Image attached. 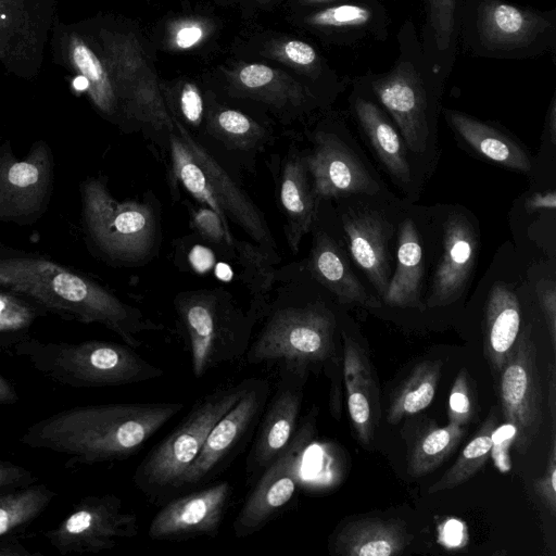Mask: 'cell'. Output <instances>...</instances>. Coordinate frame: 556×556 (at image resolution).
Segmentation results:
<instances>
[{
  "mask_svg": "<svg viewBox=\"0 0 556 556\" xmlns=\"http://www.w3.org/2000/svg\"><path fill=\"white\" fill-rule=\"evenodd\" d=\"M182 408L179 402L76 406L34 422L20 440L66 456L65 468L122 460Z\"/></svg>",
  "mask_w": 556,
  "mask_h": 556,
  "instance_id": "1",
  "label": "cell"
},
{
  "mask_svg": "<svg viewBox=\"0 0 556 556\" xmlns=\"http://www.w3.org/2000/svg\"><path fill=\"white\" fill-rule=\"evenodd\" d=\"M0 290L68 320L100 324L132 349L141 345V333L163 329L89 276L38 253L0 247Z\"/></svg>",
  "mask_w": 556,
  "mask_h": 556,
  "instance_id": "2",
  "label": "cell"
},
{
  "mask_svg": "<svg viewBox=\"0 0 556 556\" xmlns=\"http://www.w3.org/2000/svg\"><path fill=\"white\" fill-rule=\"evenodd\" d=\"M261 329L244 355L249 365H275L305 380L334 354L336 319L325 303L305 299L288 268L275 270L261 307Z\"/></svg>",
  "mask_w": 556,
  "mask_h": 556,
  "instance_id": "3",
  "label": "cell"
},
{
  "mask_svg": "<svg viewBox=\"0 0 556 556\" xmlns=\"http://www.w3.org/2000/svg\"><path fill=\"white\" fill-rule=\"evenodd\" d=\"M396 41L397 55L387 72L369 70L358 77L397 126L406 147L422 152L446 79L428 62L412 18L402 23Z\"/></svg>",
  "mask_w": 556,
  "mask_h": 556,
  "instance_id": "4",
  "label": "cell"
},
{
  "mask_svg": "<svg viewBox=\"0 0 556 556\" xmlns=\"http://www.w3.org/2000/svg\"><path fill=\"white\" fill-rule=\"evenodd\" d=\"M98 49L118 97L122 126L169 135L174 121L155 67V50L143 28L131 21L101 26Z\"/></svg>",
  "mask_w": 556,
  "mask_h": 556,
  "instance_id": "5",
  "label": "cell"
},
{
  "mask_svg": "<svg viewBox=\"0 0 556 556\" xmlns=\"http://www.w3.org/2000/svg\"><path fill=\"white\" fill-rule=\"evenodd\" d=\"M476 58L526 60L554 52L556 10L507 0H462L458 42Z\"/></svg>",
  "mask_w": 556,
  "mask_h": 556,
  "instance_id": "6",
  "label": "cell"
},
{
  "mask_svg": "<svg viewBox=\"0 0 556 556\" xmlns=\"http://www.w3.org/2000/svg\"><path fill=\"white\" fill-rule=\"evenodd\" d=\"M14 353L43 376L73 388L119 387L164 375L131 346L108 341L67 343L24 338L14 345Z\"/></svg>",
  "mask_w": 556,
  "mask_h": 556,
  "instance_id": "7",
  "label": "cell"
},
{
  "mask_svg": "<svg viewBox=\"0 0 556 556\" xmlns=\"http://www.w3.org/2000/svg\"><path fill=\"white\" fill-rule=\"evenodd\" d=\"M174 307L195 378L245 355L258 323L253 305L244 311L228 290L213 288L180 292Z\"/></svg>",
  "mask_w": 556,
  "mask_h": 556,
  "instance_id": "8",
  "label": "cell"
},
{
  "mask_svg": "<svg viewBox=\"0 0 556 556\" xmlns=\"http://www.w3.org/2000/svg\"><path fill=\"white\" fill-rule=\"evenodd\" d=\"M252 379L228 384L203 396L146 455L132 479L150 501L160 502L173 494L177 481L200 454L214 425L241 399Z\"/></svg>",
  "mask_w": 556,
  "mask_h": 556,
  "instance_id": "9",
  "label": "cell"
},
{
  "mask_svg": "<svg viewBox=\"0 0 556 556\" xmlns=\"http://www.w3.org/2000/svg\"><path fill=\"white\" fill-rule=\"evenodd\" d=\"M80 195L86 239L100 255L124 264L143 262L152 255L157 220L150 203L117 201L103 177L85 179Z\"/></svg>",
  "mask_w": 556,
  "mask_h": 556,
  "instance_id": "10",
  "label": "cell"
},
{
  "mask_svg": "<svg viewBox=\"0 0 556 556\" xmlns=\"http://www.w3.org/2000/svg\"><path fill=\"white\" fill-rule=\"evenodd\" d=\"M220 94L282 123L326 105L298 78L273 64L229 55L202 73Z\"/></svg>",
  "mask_w": 556,
  "mask_h": 556,
  "instance_id": "11",
  "label": "cell"
},
{
  "mask_svg": "<svg viewBox=\"0 0 556 556\" xmlns=\"http://www.w3.org/2000/svg\"><path fill=\"white\" fill-rule=\"evenodd\" d=\"M229 55L282 68L304 84L326 106L349 84L319 49L299 33L247 25L233 37Z\"/></svg>",
  "mask_w": 556,
  "mask_h": 556,
  "instance_id": "12",
  "label": "cell"
},
{
  "mask_svg": "<svg viewBox=\"0 0 556 556\" xmlns=\"http://www.w3.org/2000/svg\"><path fill=\"white\" fill-rule=\"evenodd\" d=\"M54 180L53 152L40 139L24 157L10 140L0 146V222L20 226L37 223L47 212Z\"/></svg>",
  "mask_w": 556,
  "mask_h": 556,
  "instance_id": "13",
  "label": "cell"
},
{
  "mask_svg": "<svg viewBox=\"0 0 556 556\" xmlns=\"http://www.w3.org/2000/svg\"><path fill=\"white\" fill-rule=\"evenodd\" d=\"M138 532L136 513L126 509L115 494H102L80 498L68 515L43 535L59 554L65 556L112 549Z\"/></svg>",
  "mask_w": 556,
  "mask_h": 556,
  "instance_id": "14",
  "label": "cell"
},
{
  "mask_svg": "<svg viewBox=\"0 0 556 556\" xmlns=\"http://www.w3.org/2000/svg\"><path fill=\"white\" fill-rule=\"evenodd\" d=\"M269 393L266 379H252L241 399L214 425L200 454L177 481L173 494L203 485L220 473L256 430Z\"/></svg>",
  "mask_w": 556,
  "mask_h": 556,
  "instance_id": "15",
  "label": "cell"
},
{
  "mask_svg": "<svg viewBox=\"0 0 556 556\" xmlns=\"http://www.w3.org/2000/svg\"><path fill=\"white\" fill-rule=\"evenodd\" d=\"M498 378L504 419L514 428L517 453L525 454L543 424L542 388L531 326L519 333Z\"/></svg>",
  "mask_w": 556,
  "mask_h": 556,
  "instance_id": "16",
  "label": "cell"
},
{
  "mask_svg": "<svg viewBox=\"0 0 556 556\" xmlns=\"http://www.w3.org/2000/svg\"><path fill=\"white\" fill-rule=\"evenodd\" d=\"M282 13L296 33L325 46L356 47L366 41H384L391 25L382 0H348Z\"/></svg>",
  "mask_w": 556,
  "mask_h": 556,
  "instance_id": "17",
  "label": "cell"
},
{
  "mask_svg": "<svg viewBox=\"0 0 556 556\" xmlns=\"http://www.w3.org/2000/svg\"><path fill=\"white\" fill-rule=\"evenodd\" d=\"M308 437L306 427L296 430L287 447L252 485L233 521L237 539L258 532L289 506L300 482Z\"/></svg>",
  "mask_w": 556,
  "mask_h": 556,
  "instance_id": "18",
  "label": "cell"
},
{
  "mask_svg": "<svg viewBox=\"0 0 556 556\" xmlns=\"http://www.w3.org/2000/svg\"><path fill=\"white\" fill-rule=\"evenodd\" d=\"M232 486L220 481L175 497L151 519L148 535L155 541L215 538L223 523Z\"/></svg>",
  "mask_w": 556,
  "mask_h": 556,
  "instance_id": "19",
  "label": "cell"
},
{
  "mask_svg": "<svg viewBox=\"0 0 556 556\" xmlns=\"http://www.w3.org/2000/svg\"><path fill=\"white\" fill-rule=\"evenodd\" d=\"M174 125L203 169L224 220L238 225L274 263L280 261L275 239L263 213L230 178L217 160L175 117Z\"/></svg>",
  "mask_w": 556,
  "mask_h": 556,
  "instance_id": "20",
  "label": "cell"
},
{
  "mask_svg": "<svg viewBox=\"0 0 556 556\" xmlns=\"http://www.w3.org/2000/svg\"><path fill=\"white\" fill-rule=\"evenodd\" d=\"M303 381L295 376L279 374L276 391L266 403L247 457L245 479L250 486L281 454L295 433Z\"/></svg>",
  "mask_w": 556,
  "mask_h": 556,
  "instance_id": "21",
  "label": "cell"
},
{
  "mask_svg": "<svg viewBox=\"0 0 556 556\" xmlns=\"http://www.w3.org/2000/svg\"><path fill=\"white\" fill-rule=\"evenodd\" d=\"M303 159L316 200L379 191V185L359 159L333 132H315L313 149Z\"/></svg>",
  "mask_w": 556,
  "mask_h": 556,
  "instance_id": "22",
  "label": "cell"
},
{
  "mask_svg": "<svg viewBox=\"0 0 556 556\" xmlns=\"http://www.w3.org/2000/svg\"><path fill=\"white\" fill-rule=\"evenodd\" d=\"M443 239L442 257L434 271L428 307L447 305L460 296L477 257V235L465 215L453 213L447 217Z\"/></svg>",
  "mask_w": 556,
  "mask_h": 556,
  "instance_id": "23",
  "label": "cell"
},
{
  "mask_svg": "<svg viewBox=\"0 0 556 556\" xmlns=\"http://www.w3.org/2000/svg\"><path fill=\"white\" fill-rule=\"evenodd\" d=\"M351 85L349 101L356 121L389 174L402 184H407L410 167L405 146L390 116L358 76L352 79Z\"/></svg>",
  "mask_w": 556,
  "mask_h": 556,
  "instance_id": "24",
  "label": "cell"
},
{
  "mask_svg": "<svg viewBox=\"0 0 556 556\" xmlns=\"http://www.w3.org/2000/svg\"><path fill=\"white\" fill-rule=\"evenodd\" d=\"M222 28L217 16L187 9L163 16L148 36L155 52L200 55L213 51Z\"/></svg>",
  "mask_w": 556,
  "mask_h": 556,
  "instance_id": "25",
  "label": "cell"
},
{
  "mask_svg": "<svg viewBox=\"0 0 556 556\" xmlns=\"http://www.w3.org/2000/svg\"><path fill=\"white\" fill-rule=\"evenodd\" d=\"M202 78L205 86V131L232 150L251 151L265 143L268 131L265 124L254 117L253 112L257 110L251 108L248 112L245 104L224 97L203 75Z\"/></svg>",
  "mask_w": 556,
  "mask_h": 556,
  "instance_id": "26",
  "label": "cell"
},
{
  "mask_svg": "<svg viewBox=\"0 0 556 556\" xmlns=\"http://www.w3.org/2000/svg\"><path fill=\"white\" fill-rule=\"evenodd\" d=\"M307 270L313 279L331 292L341 303L379 307L352 271L345 256L336 242L325 232L314 237L307 261Z\"/></svg>",
  "mask_w": 556,
  "mask_h": 556,
  "instance_id": "27",
  "label": "cell"
},
{
  "mask_svg": "<svg viewBox=\"0 0 556 556\" xmlns=\"http://www.w3.org/2000/svg\"><path fill=\"white\" fill-rule=\"evenodd\" d=\"M412 540L401 520L363 518L344 525L336 533L331 548L341 556H394Z\"/></svg>",
  "mask_w": 556,
  "mask_h": 556,
  "instance_id": "28",
  "label": "cell"
},
{
  "mask_svg": "<svg viewBox=\"0 0 556 556\" xmlns=\"http://www.w3.org/2000/svg\"><path fill=\"white\" fill-rule=\"evenodd\" d=\"M348 408L358 440L368 444L376 425V389L365 351L342 331Z\"/></svg>",
  "mask_w": 556,
  "mask_h": 556,
  "instance_id": "29",
  "label": "cell"
},
{
  "mask_svg": "<svg viewBox=\"0 0 556 556\" xmlns=\"http://www.w3.org/2000/svg\"><path fill=\"white\" fill-rule=\"evenodd\" d=\"M279 198L286 218L287 242L295 253L316 217V198L303 155L291 154L286 160L280 177Z\"/></svg>",
  "mask_w": 556,
  "mask_h": 556,
  "instance_id": "30",
  "label": "cell"
},
{
  "mask_svg": "<svg viewBox=\"0 0 556 556\" xmlns=\"http://www.w3.org/2000/svg\"><path fill=\"white\" fill-rule=\"evenodd\" d=\"M343 227L353 260L383 298L389 286V264L382 219L374 213H359L346 216Z\"/></svg>",
  "mask_w": 556,
  "mask_h": 556,
  "instance_id": "31",
  "label": "cell"
},
{
  "mask_svg": "<svg viewBox=\"0 0 556 556\" xmlns=\"http://www.w3.org/2000/svg\"><path fill=\"white\" fill-rule=\"evenodd\" d=\"M520 305L516 294L502 283L492 287L484 315V355L498 377L520 332Z\"/></svg>",
  "mask_w": 556,
  "mask_h": 556,
  "instance_id": "32",
  "label": "cell"
},
{
  "mask_svg": "<svg viewBox=\"0 0 556 556\" xmlns=\"http://www.w3.org/2000/svg\"><path fill=\"white\" fill-rule=\"evenodd\" d=\"M460 2L424 0L421 47L430 65L445 79L451 75L457 55Z\"/></svg>",
  "mask_w": 556,
  "mask_h": 556,
  "instance_id": "33",
  "label": "cell"
},
{
  "mask_svg": "<svg viewBox=\"0 0 556 556\" xmlns=\"http://www.w3.org/2000/svg\"><path fill=\"white\" fill-rule=\"evenodd\" d=\"M444 115L458 136L485 159L516 170L531 169L526 151L495 126L452 109H444Z\"/></svg>",
  "mask_w": 556,
  "mask_h": 556,
  "instance_id": "34",
  "label": "cell"
},
{
  "mask_svg": "<svg viewBox=\"0 0 556 556\" xmlns=\"http://www.w3.org/2000/svg\"><path fill=\"white\" fill-rule=\"evenodd\" d=\"M67 59L73 68L85 79L88 97L94 108L106 118L122 126V112L116 89L99 49L94 50L80 36L68 37Z\"/></svg>",
  "mask_w": 556,
  "mask_h": 556,
  "instance_id": "35",
  "label": "cell"
},
{
  "mask_svg": "<svg viewBox=\"0 0 556 556\" xmlns=\"http://www.w3.org/2000/svg\"><path fill=\"white\" fill-rule=\"evenodd\" d=\"M419 239L414 222L404 219L400 226L396 268L382 298L390 306L422 307L420 288L424 265Z\"/></svg>",
  "mask_w": 556,
  "mask_h": 556,
  "instance_id": "36",
  "label": "cell"
},
{
  "mask_svg": "<svg viewBox=\"0 0 556 556\" xmlns=\"http://www.w3.org/2000/svg\"><path fill=\"white\" fill-rule=\"evenodd\" d=\"M38 26L27 0H0V58L10 66L35 60Z\"/></svg>",
  "mask_w": 556,
  "mask_h": 556,
  "instance_id": "37",
  "label": "cell"
},
{
  "mask_svg": "<svg viewBox=\"0 0 556 556\" xmlns=\"http://www.w3.org/2000/svg\"><path fill=\"white\" fill-rule=\"evenodd\" d=\"M55 496L47 485L35 483L0 492V540L24 531Z\"/></svg>",
  "mask_w": 556,
  "mask_h": 556,
  "instance_id": "38",
  "label": "cell"
},
{
  "mask_svg": "<svg viewBox=\"0 0 556 556\" xmlns=\"http://www.w3.org/2000/svg\"><path fill=\"white\" fill-rule=\"evenodd\" d=\"M441 367L440 361H427L415 366L392 399L387 415L390 425L429 406L435 394Z\"/></svg>",
  "mask_w": 556,
  "mask_h": 556,
  "instance_id": "39",
  "label": "cell"
},
{
  "mask_svg": "<svg viewBox=\"0 0 556 556\" xmlns=\"http://www.w3.org/2000/svg\"><path fill=\"white\" fill-rule=\"evenodd\" d=\"M164 100L172 117L188 130L203 127L205 114V86L199 78L179 77L172 80L161 78Z\"/></svg>",
  "mask_w": 556,
  "mask_h": 556,
  "instance_id": "40",
  "label": "cell"
},
{
  "mask_svg": "<svg viewBox=\"0 0 556 556\" xmlns=\"http://www.w3.org/2000/svg\"><path fill=\"white\" fill-rule=\"evenodd\" d=\"M496 429V417L491 416L484 421L479 432L463 448L453 466L433 483L428 493L450 490L469 480L485 464L492 453L493 432Z\"/></svg>",
  "mask_w": 556,
  "mask_h": 556,
  "instance_id": "41",
  "label": "cell"
},
{
  "mask_svg": "<svg viewBox=\"0 0 556 556\" xmlns=\"http://www.w3.org/2000/svg\"><path fill=\"white\" fill-rule=\"evenodd\" d=\"M465 427L448 422L425 434L414 446L407 466L409 476L418 478L438 468L455 450Z\"/></svg>",
  "mask_w": 556,
  "mask_h": 556,
  "instance_id": "42",
  "label": "cell"
},
{
  "mask_svg": "<svg viewBox=\"0 0 556 556\" xmlns=\"http://www.w3.org/2000/svg\"><path fill=\"white\" fill-rule=\"evenodd\" d=\"M48 311L29 298L9 290H0V349L16 344L33 324Z\"/></svg>",
  "mask_w": 556,
  "mask_h": 556,
  "instance_id": "43",
  "label": "cell"
},
{
  "mask_svg": "<svg viewBox=\"0 0 556 556\" xmlns=\"http://www.w3.org/2000/svg\"><path fill=\"white\" fill-rule=\"evenodd\" d=\"M193 224L204 240L218 247L228 255L232 254L236 238L226 231L220 217L214 211L206 206L199 207L193 213Z\"/></svg>",
  "mask_w": 556,
  "mask_h": 556,
  "instance_id": "44",
  "label": "cell"
},
{
  "mask_svg": "<svg viewBox=\"0 0 556 556\" xmlns=\"http://www.w3.org/2000/svg\"><path fill=\"white\" fill-rule=\"evenodd\" d=\"M472 404L466 369L459 370L448 400V421L465 427L471 418Z\"/></svg>",
  "mask_w": 556,
  "mask_h": 556,
  "instance_id": "45",
  "label": "cell"
},
{
  "mask_svg": "<svg viewBox=\"0 0 556 556\" xmlns=\"http://www.w3.org/2000/svg\"><path fill=\"white\" fill-rule=\"evenodd\" d=\"M534 490L547 508V510L555 515L556 513V446L555 439H553L552 448L549 452L546 469L543 476L536 480Z\"/></svg>",
  "mask_w": 556,
  "mask_h": 556,
  "instance_id": "46",
  "label": "cell"
},
{
  "mask_svg": "<svg viewBox=\"0 0 556 556\" xmlns=\"http://www.w3.org/2000/svg\"><path fill=\"white\" fill-rule=\"evenodd\" d=\"M36 482L34 475L20 465L0 460V492L26 486Z\"/></svg>",
  "mask_w": 556,
  "mask_h": 556,
  "instance_id": "47",
  "label": "cell"
},
{
  "mask_svg": "<svg viewBox=\"0 0 556 556\" xmlns=\"http://www.w3.org/2000/svg\"><path fill=\"white\" fill-rule=\"evenodd\" d=\"M541 307L546 320L553 348L556 346V288L552 281L541 282L538 286Z\"/></svg>",
  "mask_w": 556,
  "mask_h": 556,
  "instance_id": "48",
  "label": "cell"
},
{
  "mask_svg": "<svg viewBox=\"0 0 556 556\" xmlns=\"http://www.w3.org/2000/svg\"><path fill=\"white\" fill-rule=\"evenodd\" d=\"M237 10L245 20H253L265 13L281 10L285 0H235Z\"/></svg>",
  "mask_w": 556,
  "mask_h": 556,
  "instance_id": "49",
  "label": "cell"
},
{
  "mask_svg": "<svg viewBox=\"0 0 556 556\" xmlns=\"http://www.w3.org/2000/svg\"><path fill=\"white\" fill-rule=\"evenodd\" d=\"M526 206L529 212L542 208L554 210L556 206V194L554 190L535 193L527 200Z\"/></svg>",
  "mask_w": 556,
  "mask_h": 556,
  "instance_id": "50",
  "label": "cell"
},
{
  "mask_svg": "<svg viewBox=\"0 0 556 556\" xmlns=\"http://www.w3.org/2000/svg\"><path fill=\"white\" fill-rule=\"evenodd\" d=\"M348 0H285L281 12L287 11H298V10H306L316 7L333 4L338 2H343Z\"/></svg>",
  "mask_w": 556,
  "mask_h": 556,
  "instance_id": "51",
  "label": "cell"
},
{
  "mask_svg": "<svg viewBox=\"0 0 556 556\" xmlns=\"http://www.w3.org/2000/svg\"><path fill=\"white\" fill-rule=\"evenodd\" d=\"M0 556H34L22 543L13 538L0 540Z\"/></svg>",
  "mask_w": 556,
  "mask_h": 556,
  "instance_id": "52",
  "label": "cell"
},
{
  "mask_svg": "<svg viewBox=\"0 0 556 556\" xmlns=\"http://www.w3.org/2000/svg\"><path fill=\"white\" fill-rule=\"evenodd\" d=\"M18 401V395L11 382L0 374V404L10 405Z\"/></svg>",
  "mask_w": 556,
  "mask_h": 556,
  "instance_id": "53",
  "label": "cell"
},
{
  "mask_svg": "<svg viewBox=\"0 0 556 556\" xmlns=\"http://www.w3.org/2000/svg\"><path fill=\"white\" fill-rule=\"evenodd\" d=\"M556 370L554 364H551L549 367V378H548V407L552 417L553 425H555V415H556Z\"/></svg>",
  "mask_w": 556,
  "mask_h": 556,
  "instance_id": "54",
  "label": "cell"
},
{
  "mask_svg": "<svg viewBox=\"0 0 556 556\" xmlns=\"http://www.w3.org/2000/svg\"><path fill=\"white\" fill-rule=\"evenodd\" d=\"M546 128L551 141L555 143L556 140V98H552L547 114H546Z\"/></svg>",
  "mask_w": 556,
  "mask_h": 556,
  "instance_id": "55",
  "label": "cell"
},
{
  "mask_svg": "<svg viewBox=\"0 0 556 556\" xmlns=\"http://www.w3.org/2000/svg\"><path fill=\"white\" fill-rule=\"evenodd\" d=\"M213 2L214 4L228 9H237L235 0H207Z\"/></svg>",
  "mask_w": 556,
  "mask_h": 556,
  "instance_id": "56",
  "label": "cell"
}]
</instances>
